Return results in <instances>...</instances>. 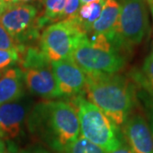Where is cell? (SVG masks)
<instances>
[{
	"label": "cell",
	"instance_id": "1",
	"mask_svg": "<svg viewBox=\"0 0 153 153\" xmlns=\"http://www.w3.org/2000/svg\"><path fill=\"white\" fill-rule=\"evenodd\" d=\"M84 93L88 100L118 127L124 123L138 101L134 83L117 73L86 74Z\"/></svg>",
	"mask_w": 153,
	"mask_h": 153
},
{
	"label": "cell",
	"instance_id": "2",
	"mask_svg": "<svg viewBox=\"0 0 153 153\" xmlns=\"http://www.w3.org/2000/svg\"><path fill=\"white\" fill-rule=\"evenodd\" d=\"M32 122L47 127L53 145L66 151L80 136V122L76 105L72 102L46 101L38 105L32 112Z\"/></svg>",
	"mask_w": 153,
	"mask_h": 153
},
{
	"label": "cell",
	"instance_id": "3",
	"mask_svg": "<svg viewBox=\"0 0 153 153\" xmlns=\"http://www.w3.org/2000/svg\"><path fill=\"white\" fill-rule=\"evenodd\" d=\"M72 103L77 109L82 137L100 146L105 152L116 150L124 142L118 126L95 105L82 95L75 96Z\"/></svg>",
	"mask_w": 153,
	"mask_h": 153
},
{
	"label": "cell",
	"instance_id": "4",
	"mask_svg": "<svg viewBox=\"0 0 153 153\" xmlns=\"http://www.w3.org/2000/svg\"><path fill=\"white\" fill-rule=\"evenodd\" d=\"M20 53V68L25 85L34 94L50 100L62 97L52 70L51 61L37 47H24Z\"/></svg>",
	"mask_w": 153,
	"mask_h": 153
},
{
	"label": "cell",
	"instance_id": "5",
	"mask_svg": "<svg viewBox=\"0 0 153 153\" xmlns=\"http://www.w3.org/2000/svg\"><path fill=\"white\" fill-rule=\"evenodd\" d=\"M120 14L112 45L120 52L131 51L140 44L149 27L146 0H118Z\"/></svg>",
	"mask_w": 153,
	"mask_h": 153
},
{
	"label": "cell",
	"instance_id": "6",
	"mask_svg": "<svg viewBox=\"0 0 153 153\" xmlns=\"http://www.w3.org/2000/svg\"><path fill=\"white\" fill-rule=\"evenodd\" d=\"M86 34L76 19L62 20L44 28L39 38V48L51 62L71 58L74 48Z\"/></svg>",
	"mask_w": 153,
	"mask_h": 153
},
{
	"label": "cell",
	"instance_id": "7",
	"mask_svg": "<svg viewBox=\"0 0 153 153\" xmlns=\"http://www.w3.org/2000/svg\"><path fill=\"white\" fill-rule=\"evenodd\" d=\"M71 58L86 74H114L125 66L126 57L115 48H101L90 43L88 34L77 43Z\"/></svg>",
	"mask_w": 153,
	"mask_h": 153
},
{
	"label": "cell",
	"instance_id": "8",
	"mask_svg": "<svg viewBox=\"0 0 153 153\" xmlns=\"http://www.w3.org/2000/svg\"><path fill=\"white\" fill-rule=\"evenodd\" d=\"M0 24L19 45V50L25 44L38 37V10L25 3L8 4L0 16Z\"/></svg>",
	"mask_w": 153,
	"mask_h": 153
},
{
	"label": "cell",
	"instance_id": "9",
	"mask_svg": "<svg viewBox=\"0 0 153 153\" xmlns=\"http://www.w3.org/2000/svg\"><path fill=\"white\" fill-rule=\"evenodd\" d=\"M51 66L62 96H77L85 92L86 73L71 58L53 61Z\"/></svg>",
	"mask_w": 153,
	"mask_h": 153
},
{
	"label": "cell",
	"instance_id": "10",
	"mask_svg": "<svg viewBox=\"0 0 153 153\" xmlns=\"http://www.w3.org/2000/svg\"><path fill=\"white\" fill-rule=\"evenodd\" d=\"M122 134L134 153H153V137L144 112L133 110L122 125Z\"/></svg>",
	"mask_w": 153,
	"mask_h": 153
},
{
	"label": "cell",
	"instance_id": "11",
	"mask_svg": "<svg viewBox=\"0 0 153 153\" xmlns=\"http://www.w3.org/2000/svg\"><path fill=\"white\" fill-rule=\"evenodd\" d=\"M27 111L28 105L23 97L0 105V137L13 140L19 136Z\"/></svg>",
	"mask_w": 153,
	"mask_h": 153
},
{
	"label": "cell",
	"instance_id": "12",
	"mask_svg": "<svg viewBox=\"0 0 153 153\" xmlns=\"http://www.w3.org/2000/svg\"><path fill=\"white\" fill-rule=\"evenodd\" d=\"M120 14L118 0H105L100 16L92 25L88 34L102 35L112 44Z\"/></svg>",
	"mask_w": 153,
	"mask_h": 153
},
{
	"label": "cell",
	"instance_id": "13",
	"mask_svg": "<svg viewBox=\"0 0 153 153\" xmlns=\"http://www.w3.org/2000/svg\"><path fill=\"white\" fill-rule=\"evenodd\" d=\"M24 76L20 67L8 68L0 77V105L23 97Z\"/></svg>",
	"mask_w": 153,
	"mask_h": 153
},
{
	"label": "cell",
	"instance_id": "14",
	"mask_svg": "<svg viewBox=\"0 0 153 153\" xmlns=\"http://www.w3.org/2000/svg\"><path fill=\"white\" fill-rule=\"evenodd\" d=\"M44 7L43 13L38 16V26L43 28L47 25L62 21L66 0H41Z\"/></svg>",
	"mask_w": 153,
	"mask_h": 153
},
{
	"label": "cell",
	"instance_id": "15",
	"mask_svg": "<svg viewBox=\"0 0 153 153\" xmlns=\"http://www.w3.org/2000/svg\"><path fill=\"white\" fill-rule=\"evenodd\" d=\"M105 1V0H100L80 6V9L75 19L86 31L87 34L89 33L92 25L100 16Z\"/></svg>",
	"mask_w": 153,
	"mask_h": 153
},
{
	"label": "cell",
	"instance_id": "16",
	"mask_svg": "<svg viewBox=\"0 0 153 153\" xmlns=\"http://www.w3.org/2000/svg\"><path fill=\"white\" fill-rule=\"evenodd\" d=\"M140 90L137 92V98L143 105V111L147 120L153 137V93L146 88L139 86Z\"/></svg>",
	"mask_w": 153,
	"mask_h": 153
},
{
	"label": "cell",
	"instance_id": "17",
	"mask_svg": "<svg viewBox=\"0 0 153 153\" xmlns=\"http://www.w3.org/2000/svg\"><path fill=\"white\" fill-rule=\"evenodd\" d=\"M135 82L153 93V56L150 55L143 63L142 73L136 75Z\"/></svg>",
	"mask_w": 153,
	"mask_h": 153
},
{
	"label": "cell",
	"instance_id": "18",
	"mask_svg": "<svg viewBox=\"0 0 153 153\" xmlns=\"http://www.w3.org/2000/svg\"><path fill=\"white\" fill-rule=\"evenodd\" d=\"M66 153H105L101 148L88 141L82 135L66 149Z\"/></svg>",
	"mask_w": 153,
	"mask_h": 153
},
{
	"label": "cell",
	"instance_id": "19",
	"mask_svg": "<svg viewBox=\"0 0 153 153\" xmlns=\"http://www.w3.org/2000/svg\"><path fill=\"white\" fill-rule=\"evenodd\" d=\"M20 60L18 49H0V71L15 65Z\"/></svg>",
	"mask_w": 153,
	"mask_h": 153
},
{
	"label": "cell",
	"instance_id": "20",
	"mask_svg": "<svg viewBox=\"0 0 153 153\" xmlns=\"http://www.w3.org/2000/svg\"><path fill=\"white\" fill-rule=\"evenodd\" d=\"M16 49L19 51V45L4 27L0 24V49Z\"/></svg>",
	"mask_w": 153,
	"mask_h": 153
},
{
	"label": "cell",
	"instance_id": "21",
	"mask_svg": "<svg viewBox=\"0 0 153 153\" xmlns=\"http://www.w3.org/2000/svg\"><path fill=\"white\" fill-rule=\"evenodd\" d=\"M80 0H66L62 20H73L80 9Z\"/></svg>",
	"mask_w": 153,
	"mask_h": 153
},
{
	"label": "cell",
	"instance_id": "22",
	"mask_svg": "<svg viewBox=\"0 0 153 153\" xmlns=\"http://www.w3.org/2000/svg\"><path fill=\"white\" fill-rule=\"evenodd\" d=\"M105 153H134L133 151L131 150V148L128 146V145L127 143H123L118 148H117L116 150H113L111 152Z\"/></svg>",
	"mask_w": 153,
	"mask_h": 153
},
{
	"label": "cell",
	"instance_id": "23",
	"mask_svg": "<svg viewBox=\"0 0 153 153\" xmlns=\"http://www.w3.org/2000/svg\"><path fill=\"white\" fill-rule=\"evenodd\" d=\"M146 5L149 8V10L151 12V15L152 17V22H153V0H146Z\"/></svg>",
	"mask_w": 153,
	"mask_h": 153
},
{
	"label": "cell",
	"instance_id": "24",
	"mask_svg": "<svg viewBox=\"0 0 153 153\" xmlns=\"http://www.w3.org/2000/svg\"><path fill=\"white\" fill-rule=\"evenodd\" d=\"M7 5H8V4H6L5 3H4L2 0H0V16L3 14V12L4 11Z\"/></svg>",
	"mask_w": 153,
	"mask_h": 153
},
{
	"label": "cell",
	"instance_id": "25",
	"mask_svg": "<svg viewBox=\"0 0 153 153\" xmlns=\"http://www.w3.org/2000/svg\"><path fill=\"white\" fill-rule=\"evenodd\" d=\"M96 1H100V0H80V5H84L89 3H93V2H96Z\"/></svg>",
	"mask_w": 153,
	"mask_h": 153
},
{
	"label": "cell",
	"instance_id": "26",
	"mask_svg": "<svg viewBox=\"0 0 153 153\" xmlns=\"http://www.w3.org/2000/svg\"><path fill=\"white\" fill-rule=\"evenodd\" d=\"M5 144H4V142L2 140H0V153L4 152H5Z\"/></svg>",
	"mask_w": 153,
	"mask_h": 153
},
{
	"label": "cell",
	"instance_id": "27",
	"mask_svg": "<svg viewBox=\"0 0 153 153\" xmlns=\"http://www.w3.org/2000/svg\"><path fill=\"white\" fill-rule=\"evenodd\" d=\"M2 1L5 3L6 4H12L19 3V0H2Z\"/></svg>",
	"mask_w": 153,
	"mask_h": 153
},
{
	"label": "cell",
	"instance_id": "28",
	"mask_svg": "<svg viewBox=\"0 0 153 153\" xmlns=\"http://www.w3.org/2000/svg\"><path fill=\"white\" fill-rule=\"evenodd\" d=\"M34 0H19V2H22V3H25V4H27L29 2H33Z\"/></svg>",
	"mask_w": 153,
	"mask_h": 153
},
{
	"label": "cell",
	"instance_id": "29",
	"mask_svg": "<svg viewBox=\"0 0 153 153\" xmlns=\"http://www.w3.org/2000/svg\"><path fill=\"white\" fill-rule=\"evenodd\" d=\"M22 153H48L45 152H22Z\"/></svg>",
	"mask_w": 153,
	"mask_h": 153
},
{
	"label": "cell",
	"instance_id": "30",
	"mask_svg": "<svg viewBox=\"0 0 153 153\" xmlns=\"http://www.w3.org/2000/svg\"><path fill=\"white\" fill-rule=\"evenodd\" d=\"M2 153H10V152H8V151L6 150L5 152H2Z\"/></svg>",
	"mask_w": 153,
	"mask_h": 153
},
{
	"label": "cell",
	"instance_id": "31",
	"mask_svg": "<svg viewBox=\"0 0 153 153\" xmlns=\"http://www.w3.org/2000/svg\"><path fill=\"white\" fill-rule=\"evenodd\" d=\"M2 74H3V71H0V77L2 76Z\"/></svg>",
	"mask_w": 153,
	"mask_h": 153
},
{
	"label": "cell",
	"instance_id": "32",
	"mask_svg": "<svg viewBox=\"0 0 153 153\" xmlns=\"http://www.w3.org/2000/svg\"><path fill=\"white\" fill-rule=\"evenodd\" d=\"M151 55H152L153 56V49H152V54H151Z\"/></svg>",
	"mask_w": 153,
	"mask_h": 153
}]
</instances>
